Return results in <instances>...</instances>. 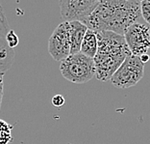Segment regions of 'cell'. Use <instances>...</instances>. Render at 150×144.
I'll use <instances>...</instances> for the list:
<instances>
[{
	"label": "cell",
	"instance_id": "6da1fadb",
	"mask_svg": "<svg viewBox=\"0 0 150 144\" xmlns=\"http://www.w3.org/2000/svg\"><path fill=\"white\" fill-rule=\"evenodd\" d=\"M141 1L100 0L84 24L95 32L111 31L124 35L125 31L141 18Z\"/></svg>",
	"mask_w": 150,
	"mask_h": 144
},
{
	"label": "cell",
	"instance_id": "7a4b0ae2",
	"mask_svg": "<svg viewBox=\"0 0 150 144\" xmlns=\"http://www.w3.org/2000/svg\"><path fill=\"white\" fill-rule=\"evenodd\" d=\"M98 49L94 56L95 77L98 80H110L125 58L131 54L124 36L111 31L97 32Z\"/></svg>",
	"mask_w": 150,
	"mask_h": 144
},
{
	"label": "cell",
	"instance_id": "3957f363",
	"mask_svg": "<svg viewBox=\"0 0 150 144\" xmlns=\"http://www.w3.org/2000/svg\"><path fill=\"white\" fill-rule=\"evenodd\" d=\"M60 71L67 80L76 84L87 83L95 77V67L93 58L83 53L70 54L61 62Z\"/></svg>",
	"mask_w": 150,
	"mask_h": 144
},
{
	"label": "cell",
	"instance_id": "277c9868",
	"mask_svg": "<svg viewBox=\"0 0 150 144\" xmlns=\"http://www.w3.org/2000/svg\"><path fill=\"white\" fill-rule=\"evenodd\" d=\"M144 64L142 62L141 58L129 54L114 74L110 81L115 88H130L137 85L138 82L144 77Z\"/></svg>",
	"mask_w": 150,
	"mask_h": 144
},
{
	"label": "cell",
	"instance_id": "5b68a950",
	"mask_svg": "<svg viewBox=\"0 0 150 144\" xmlns=\"http://www.w3.org/2000/svg\"><path fill=\"white\" fill-rule=\"evenodd\" d=\"M99 3L100 0H61L59 2L61 16L67 22L84 23Z\"/></svg>",
	"mask_w": 150,
	"mask_h": 144
},
{
	"label": "cell",
	"instance_id": "8992f818",
	"mask_svg": "<svg viewBox=\"0 0 150 144\" xmlns=\"http://www.w3.org/2000/svg\"><path fill=\"white\" fill-rule=\"evenodd\" d=\"M48 51L54 60L62 62L70 55V27L69 22L60 23L48 41Z\"/></svg>",
	"mask_w": 150,
	"mask_h": 144
},
{
	"label": "cell",
	"instance_id": "52a82bcc",
	"mask_svg": "<svg viewBox=\"0 0 150 144\" xmlns=\"http://www.w3.org/2000/svg\"><path fill=\"white\" fill-rule=\"evenodd\" d=\"M124 39L131 54L142 56L150 49V29L144 23L136 22L124 33Z\"/></svg>",
	"mask_w": 150,
	"mask_h": 144
},
{
	"label": "cell",
	"instance_id": "ba28073f",
	"mask_svg": "<svg viewBox=\"0 0 150 144\" xmlns=\"http://www.w3.org/2000/svg\"><path fill=\"white\" fill-rule=\"evenodd\" d=\"M10 30L8 20L0 5V72L4 74L12 67L15 58V50L9 47L6 41V36Z\"/></svg>",
	"mask_w": 150,
	"mask_h": 144
},
{
	"label": "cell",
	"instance_id": "9c48e42d",
	"mask_svg": "<svg viewBox=\"0 0 150 144\" xmlns=\"http://www.w3.org/2000/svg\"><path fill=\"white\" fill-rule=\"evenodd\" d=\"M70 27V54L79 53L88 27L80 21L69 22Z\"/></svg>",
	"mask_w": 150,
	"mask_h": 144
},
{
	"label": "cell",
	"instance_id": "30bf717a",
	"mask_svg": "<svg viewBox=\"0 0 150 144\" xmlns=\"http://www.w3.org/2000/svg\"><path fill=\"white\" fill-rule=\"evenodd\" d=\"M98 49V39H97V33L93 30L88 29L86 32V35L84 37L83 43L81 46L80 52L83 53L90 58H94L96 55Z\"/></svg>",
	"mask_w": 150,
	"mask_h": 144
},
{
	"label": "cell",
	"instance_id": "8fae6325",
	"mask_svg": "<svg viewBox=\"0 0 150 144\" xmlns=\"http://www.w3.org/2000/svg\"><path fill=\"white\" fill-rule=\"evenodd\" d=\"M141 15L142 19L150 24V1L148 0L141 1Z\"/></svg>",
	"mask_w": 150,
	"mask_h": 144
},
{
	"label": "cell",
	"instance_id": "7c38bea8",
	"mask_svg": "<svg viewBox=\"0 0 150 144\" xmlns=\"http://www.w3.org/2000/svg\"><path fill=\"white\" fill-rule=\"evenodd\" d=\"M6 41H7V44H8L9 47H11L13 49H15L19 43L18 37L13 30H10L8 32V34H7V36H6Z\"/></svg>",
	"mask_w": 150,
	"mask_h": 144
},
{
	"label": "cell",
	"instance_id": "4fadbf2b",
	"mask_svg": "<svg viewBox=\"0 0 150 144\" xmlns=\"http://www.w3.org/2000/svg\"><path fill=\"white\" fill-rule=\"evenodd\" d=\"M64 102H66V100H64V96L60 95V94L55 95L52 99H51V104H52L55 107H63V105H64Z\"/></svg>",
	"mask_w": 150,
	"mask_h": 144
},
{
	"label": "cell",
	"instance_id": "5bb4252c",
	"mask_svg": "<svg viewBox=\"0 0 150 144\" xmlns=\"http://www.w3.org/2000/svg\"><path fill=\"white\" fill-rule=\"evenodd\" d=\"M4 73L0 72V108H1L2 99H3V88H4Z\"/></svg>",
	"mask_w": 150,
	"mask_h": 144
},
{
	"label": "cell",
	"instance_id": "9a60e30c",
	"mask_svg": "<svg viewBox=\"0 0 150 144\" xmlns=\"http://www.w3.org/2000/svg\"><path fill=\"white\" fill-rule=\"evenodd\" d=\"M139 58H141V60H142V62L144 63V64H145L147 61L150 59V57H149V55L147 53L146 54H144V55H142V56H139Z\"/></svg>",
	"mask_w": 150,
	"mask_h": 144
}]
</instances>
